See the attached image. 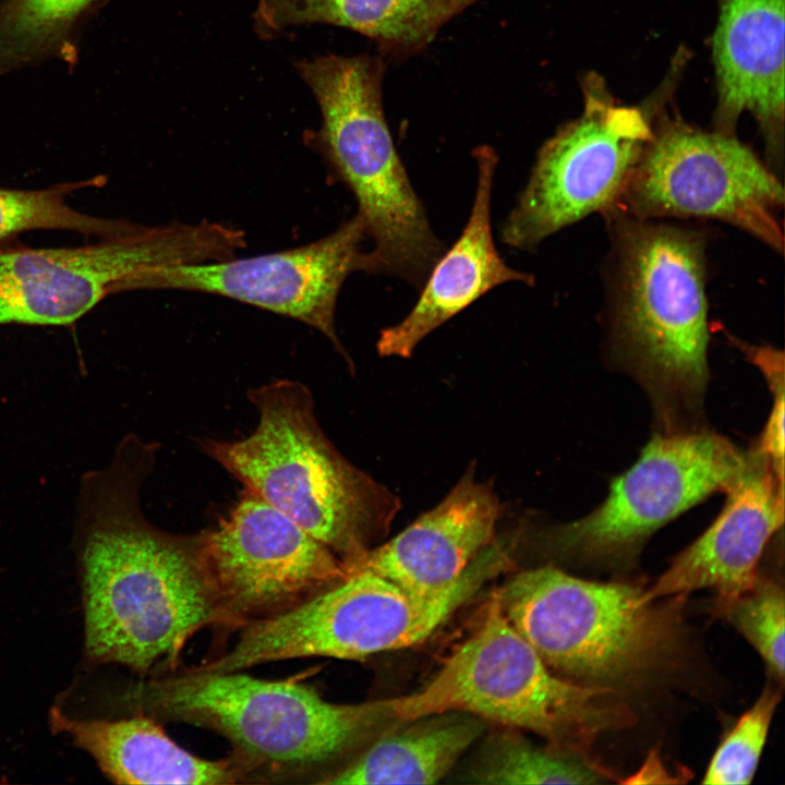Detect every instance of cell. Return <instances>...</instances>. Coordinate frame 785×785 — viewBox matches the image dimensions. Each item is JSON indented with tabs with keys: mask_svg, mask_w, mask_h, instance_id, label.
<instances>
[{
	"mask_svg": "<svg viewBox=\"0 0 785 785\" xmlns=\"http://www.w3.org/2000/svg\"><path fill=\"white\" fill-rule=\"evenodd\" d=\"M620 691L565 679L541 660L512 627L495 594L475 629L422 689L390 699L406 723L444 712L530 730L548 747L591 762L602 734L630 727L636 718Z\"/></svg>",
	"mask_w": 785,
	"mask_h": 785,
	"instance_id": "obj_5",
	"label": "cell"
},
{
	"mask_svg": "<svg viewBox=\"0 0 785 785\" xmlns=\"http://www.w3.org/2000/svg\"><path fill=\"white\" fill-rule=\"evenodd\" d=\"M785 0H720L712 55L714 131L735 134L740 116H753L769 167L783 168Z\"/></svg>",
	"mask_w": 785,
	"mask_h": 785,
	"instance_id": "obj_16",
	"label": "cell"
},
{
	"mask_svg": "<svg viewBox=\"0 0 785 785\" xmlns=\"http://www.w3.org/2000/svg\"><path fill=\"white\" fill-rule=\"evenodd\" d=\"M500 515L492 486L468 470L439 504L350 569H367L416 594L439 593L492 544Z\"/></svg>",
	"mask_w": 785,
	"mask_h": 785,
	"instance_id": "obj_17",
	"label": "cell"
},
{
	"mask_svg": "<svg viewBox=\"0 0 785 785\" xmlns=\"http://www.w3.org/2000/svg\"><path fill=\"white\" fill-rule=\"evenodd\" d=\"M383 736L323 784H435L480 737L483 720L444 712Z\"/></svg>",
	"mask_w": 785,
	"mask_h": 785,
	"instance_id": "obj_21",
	"label": "cell"
},
{
	"mask_svg": "<svg viewBox=\"0 0 785 785\" xmlns=\"http://www.w3.org/2000/svg\"><path fill=\"white\" fill-rule=\"evenodd\" d=\"M506 561L504 551L490 545L450 587L432 595L413 593L367 569H350L345 579L288 612L243 627L228 651L193 668L227 673L300 657L363 660L418 645Z\"/></svg>",
	"mask_w": 785,
	"mask_h": 785,
	"instance_id": "obj_8",
	"label": "cell"
},
{
	"mask_svg": "<svg viewBox=\"0 0 785 785\" xmlns=\"http://www.w3.org/2000/svg\"><path fill=\"white\" fill-rule=\"evenodd\" d=\"M204 531L206 566L231 629L286 613L350 573L329 547L245 487Z\"/></svg>",
	"mask_w": 785,
	"mask_h": 785,
	"instance_id": "obj_13",
	"label": "cell"
},
{
	"mask_svg": "<svg viewBox=\"0 0 785 785\" xmlns=\"http://www.w3.org/2000/svg\"><path fill=\"white\" fill-rule=\"evenodd\" d=\"M158 449L124 436L106 468L82 478L77 507L85 655L142 676L176 671L198 631L231 629L206 566L205 531L172 533L144 516L141 492Z\"/></svg>",
	"mask_w": 785,
	"mask_h": 785,
	"instance_id": "obj_1",
	"label": "cell"
},
{
	"mask_svg": "<svg viewBox=\"0 0 785 785\" xmlns=\"http://www.w3.org/2000/svg\"><path fill=\"white\" fill-rule=\"evenodd\" d=\"M643 592L543 566L518 572L496 594L509 623L551 671L619 690L672 663L683 639L685 595L657 602Z\"/></svg>",
	"mask_w": 785,
	"mask_h": 785,
	"instance_id": "obj_7",
	"label": "cell"
},
{
	"mask_svg": "<svg viewBox=\"0 0 785 785\" xmlns=\"http://www.w3.org/2000/svg\"><path fill=\"white\" fill-rule=\"evenodd\" d=\"M715 611L728 620L763 659L770 676L784 681L783 585L772 578H758L742 594L715 603Z\"/></svg>",
	"mask_w": 785,
	"mask_h": 785,
	"instance_id": "obj_25",
	"label": "cell"
},
{
	"mask_svg": "<svg viewBox=\"0 0 785 785\" xmlns=\"http://www.w3.org/2000/svg\"><path fill=\"white\" fill-rule=\"evenodd\" d=\"M247 398L256 428L240 440L205 439L203 452L351 567L389 531L399 497L335 448L304 384L275 379Z\"/></svg>",
	"mask_w": 785,
	"mask_h": 785,
	"instance_id": "obj_4",
	"label": "cell"
},
{
	"mask_svg": "<svg viewBox=\"0 0 785 785\" xmlns=\"http://www.w3.org/2000/svg\"><path fill=\"white\" fill-rule=\"evenodd\" d=\"M366 239L364 224L355 214L330 234L302 246L145 269L135 290H183L232 299L302 322L346 355L336 334L335 310L347 277L354 271L369 274Z\"/></svg>",
	"mask_w": 785,
	"mask_h": 785,
	"instance_id": "obj_14",
	"label": "cell"
},
{
	"mask_svg": "<svg viewBox=\"0 0 785 785\" xmlns=\"http://www.w3.org/2000/svg\"><path fill=\"white\" fill-rule=\"evenodd\" d=\"M583 109L540 148L529 180L500 230L510 247L532 251L595 212L615 206L652 136L650 114L619 105L596 73L582 78Z\"/></svg>",
	"mask_w": 785,
	"mask_h": 785,
	"instance_id": "obj_12",
	"label": "cell"
},
{
	"mask_svg": "<svg viewBox=\"0 0 785 785\" xmlns=\"http://www.w3.org/2000/svg\"><path fill=\"white\" fill-rule=\"evenodd\" d=\"M479 0H257L254 29L273 39L313 24L343 27L373 39L382 53H418L450 20Z\"/></svg>",
	"mask_w": 785,
	"mask_h": 785,
	"instance_id": "obj_20",
	"label": "cell"
},
{
	"mask_svg": "<svg viewBox=\"0 0 785 785\" xmlns=\"http://www.w3.org/2000/svg\"><path fill=\"white\" fill-rule=\"evenodd\" d=\"M244 233L218 222L137 227L71 249L0 251V325H70L145 269L231 258Z\"/></svg>",
	"mask_w": 785,
	"mask_h": 785,
	"instance_id": "obj_9",
	"label": "cell"
},
{
	"mask_svg": "<svg viewBox=\"0 0 785 785\" xmlns=\"http://www.w3.org/2000/svg\"><path fill=\"white\" fill-rule=\"evenodd\" d=\"M49 723L87 752L117 784H249L243 766L230 754L200 758L173 741L158 720L138 714L120 720L73 718L52 708Z\"/></svg>",
	"mask_w": 785,
	"mask_h": 785,
	"instance_id": "obj_19",
	"label": "cell"
},
{
	"mask_svg": "<svg viewBox=\"0 0 785 785\" xmlns=\"http://www.w3.org/2000/svg\"><path fill=\"white\" fill-rule=\"evenodd\" d=\"M89 184H97V179L37 191L0 189V241L33 229H64L102 238L131 230L132 225L88 216L65 203L69 192Z\"/></svg>",
	"mask_w": 785,
	"mask_h": 785,
	"instance_id": "obj_24",
	"label": "cell"
},
{
	"mask_svg": "<svg viewBox=\"0 0 785 785\" xmlns=\"http://www.w3.org/2000/svg\"><path fill=\"white\" fill-rule=\"evenodd\" d=\"M473 156L478 182L468 221L432 267L408 315L379 333L381 357L410 358L426 336L490 290L510 281L534 282L531 274L508 266L494 243L491 200L498 157L491 147H479Z\"/></svg>",
	"mask_w": 785,
	"mask_h": 785,
	"instance_id": "obj_18",
	"label": "cell"
},
{
	"mask_svg": "<svg viewBox=\"0 0 785 785\" xmlns=\"http://www.w3.org/2000/svg\"><path fill=\"white\" fill-rule=\"evenodd\" d=\"M137 709L156 720L215 732L251 783H315L375 728L398 723L391 701L338 704L297 679L268 680L242 671L186 668L153 676L135 690Z\"/></svg>",
	"mask_w": 785,
	"mask_h": 785,
	"instance_id": "obj_3",
	"label": "cell"
},
{
	"mask_svg": "<svg viewBox=\"0 0 785 785\" xmlns=\"http://www.w3.org/2000/svg\"><path fill=\"white\" fill-rule=\"evenodd\" d=\"M748 454L716 519L644 590L647 601L703 588L724 601L754 584L765 546L784 522V479L754 448Z\"/></svg>",
	"mask_w": 785,
	"mask_h": 785,
	"instance_id": "obj_15",
	"label": "cell"
},
{
	"mask_svg": "<svg viewBox=\"0 0 785 785\" xmlns=\"http://www.w3.org/2000/svg\"><path fill=\"white\" fill-rule=\"evenodd\" d=\"M781 690L768 685L725 735L704 773L703 784H749L757 771Z\"/></svg>",
	"mask_w": 785,
	"mask_h": 785,
	"instance_id": "obj_26",
	"label": "cell"
},
{
	"mask_svg": "<svg viewBox=\"0 0 785 785\" xmlns=\"http://www.w3.org/2000/svg\"><path fill=\"white\" fill-rule=\"evenodd\" d=\"M101 0H4L0 4V74L62 50Z\"/></svg>",
	"mask_w": 785,
	"mask_h": 785,
	"instance_id": "obj_22",
	"label": "cell"
},
{
	"mask_svg": "<svg viewBox=\"0 0 785 785\" xmlns=\"http://www.w3.org/2000/svg\"><path fill=\"white\" fill-rule=\"evenodd\" d=\"M651 126L612 208L640 219L720 220L783 253L784 190L768 164L735 134L703 131L677 114L660 113Z\"/></svg>",
	"mask_w": 785,
	"mask_h": 785,
	"instance_id": "obj_10",
	"label": "cell"
},
{
	"mask_svg": "<svg viewBox=\"0 0 785 785\" xmlns=\"http://www.w3.org/2000/svg\"><path fill=\"white\" fill-rule=\"evenodd\" d=\"M322 117L316 143L353 194L373 247L369 274L420 290L445 251L395 147L385 117L379 56L326 55L295 63Z\"/></svg>",
	"mask_w": 785,
	"mask_h": 785,
	"instance_id": "obj_6",
	"label": "cell"
},
{
	"mask_svg": "<svg viewBox=\"0 0 785 785\" xmlns=\"http://www.w3.org/2000/svg\"><path fill=\"white\" fill-rule=\"evenodd\" d=\"M603 214L612 353L643 386L662 433L697 430L710 376L705 233L617 208Z\"/></svg>",
	"mask_w": 785,
	"mask_h": 785,
	"instance_id": "obj_2",
	"label": "cell"
},
{
	"mask_svg": "<svg viewBox=\"0 0 785 785\" xmlns=\"http://www.w3.org/2000/svg\"><path fill=\"white\" fill-rule=\"evenodd\" d=\"M744 353L764 375L773 406L764 430L753 447L784 479V354L771 346L746 345Z\"/></svg>",
	"mask_w": 785,
	"mask_h": 785,
	"instance_id": "obj_27",
	"label": "cell"
},
{
	"mask_svg": "<svg viewBox=\"0 0 785 785\" xmlns=\"http://www.w3.org/2000/svg\"><path fill=\"white\" fill-rule=\"evenodd\" d=\"M480 784H601L612 774L578 757L536 747L514 734L492 737L469 772Z\"/></svg>",
	"mask_w": 785,
	"mask_h": 785,
	"instance_id": "obj_23",
	"label": "cell"
},
{
	"mask_svg": "<svg viewBox=\"0 0 785 785\" xmlns=\"http://www.w3.org/2000/svg\"><path fill=\"white\" fill-rule=\"evenodd\" d=\"M749 454L705 428L657 433L638 460L613 479L604 502L589 515L553 527L552 553L581 563L626 564L653 532L710 495L726 492Z\"/></svg>",
	"mask_w": 785,
	"mask_h": 785,
	"instance_id": "obj_11",
	"label": "cell"
}]
</instances>
